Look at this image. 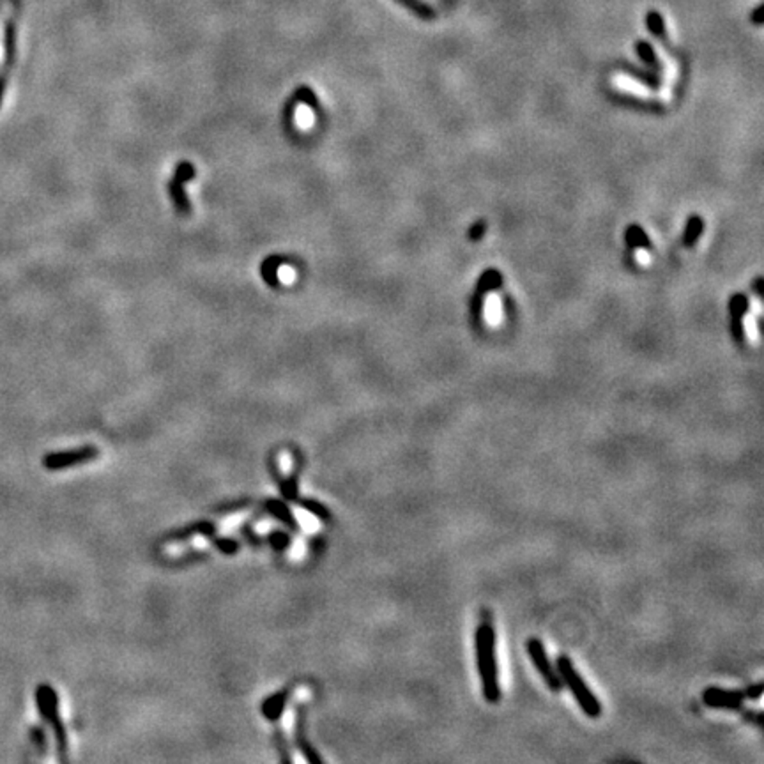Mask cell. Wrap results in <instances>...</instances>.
Here are the masks:
<instances>
[{"label":"cell","instance_id":"14","mask_svg":"<svg viewBox=\"0 0 764 764\" xmlns=\"http://www.w3.org/2000/svg\"><path fill=\"white\" fill-rule=\"evenodd\" d=\"M264 508L266 512L271 513L275 519H278L279 522H284L287 528H291L292 531H298V524H295V520L294 517H292L291 510L287 508V505H284L282 501H276V499H269L264 503Z\"/></svg>","mask_w":764,"mask_h":764},{"label":"cell","instance_id":"15","mask_svg":"<svg viewBox=\"0 0 764 764\" xmlns=\"http://www.w3.org/2000/svg\"><path fill=\"white\" fill-rule=\"evenodd\" d=\"M395 2L407 9V11H411L414 16H418L419 19H423V22H432V19L437 18L435 9L428 6L425 0H395Z\"/></svg>","mask_w":764,"mask_h":764},{"label":"cell","instance_id":"9","mask_svg":"<svg viewBox=\"0 0 764 764\" xmlns=\"http://www.w3.org/2000/svg\"><path fill=\"white\" fill-rule=\"evenodd\" d=\"M750 303L745 294H733L729 299V314H731V333L733 338L741 343L745 333H743V317L749 311Z\"/></svg>","mask_w":764,"mask_h":764},{"label":"cell","instance_id":"7","mask_svg":"<svg viewBox=\"0 0 764 764\" xmlns=\"http://www.w3.org/2000/svg\"><path fill=\"white\" fill-rule=\"evenodd\" d=\"M702 701L708 708L713 710H727L738 711L745 704V695L741 690H727L720 687H708L702 692Z\"/></svg>","mask_w":764,"mask_h":764},{"label":"cell","instance_id":"11","mask_svg":"<svg viewBox=\"0 0 764 764\" xmlns=\"http://www.w3.org/2000/svg\"><path fill=\"white\" fill-rule=\"evenodd\" d=\"M288 697H291V688H284V690L276 692L273 697H268L264 701V704H262V715L268 720H278L282 717V713H284Z\"/></svg>","mask_w":764,"mask_h":764},{"label":"cell","instance_id":"26","mask_svg":"<svg viewBox=\"0 0 764 764\" xmlns=\"http://www.w3.org/2000/svg\"><path fill=\"white\" fill-rule=\"evenodd\" d=\"M32 740L38 743L39 749H44V747H47V741H44V733L41 729H35V727L32 729Z\"/></svg>","mask_w":764,"mask_h":764},{"label":"cell","instance_id":"17","mask_svg":"<svg viewBox=\"0 0 764 764\" xmlns=\"http://www.w3.org/2000/svg\"><path fill=\"white\" fill-rule=\"evenodd\" d=\"M625 241H626V245H628V248L632 250H637V248L653 250V245H651V241H649L648 234L642 230V227L635 225V223L626 229Z\"/></svg>","mask_w":764,"mask_h":764},{"label":"cell","instance_id":"13","mask_svg":"<svg viewBox=\"0 0 764 764\" xmlns=\"http://www.w3.org/2000/svg\"><path fill=\"white\" fill-rule=\"evenodd\" d=\"M635 54L639 55L640 60L646 64V66L649 67L651 71H655V73H662L663 66L662 63H660V58L658 55H656L655 48L651 47V44L648 43V41H644V39H639V41H635Z\"/></svg>","mask_w":764,"mask_h":764},{"label":"cell","instance_id":"8","mask_svg":"<svg viewBox=\"0 0 764 764\" xmlns=\"http://www.w3.org/2000/svg\"><path fill=\"white\" fill-rule=\"evenodd\" d=\"M501 285H503V275L497 269H489L480 276L476 285V294H474L473 304H471L474 317L480 318L481 308H483V298H485L487 292L497 291V288H501Z\"/></svg>","mask_w":764,"mask_h":764},{"label":"cell","instance_id":"3","mask_svg":"<svg viewBox=\"0 0 764 764\" xmlns=\"http://www.w3.org/2000/svg\"><path fill=\"white\" fill-rule=\"evenodd\" d=\"M35 704H38L39 715H41L44 720H48L51 731H54L55 740H57L58 754H60V759L66 761V749H67L66 729H64L63 722H60V715H58V697L50 685H39V687L35 688Z\"/></svg>","mask_w":764,"mask_h":764},{"label":"cell","instance_id":"6","mask_svg":"<svg viewBox=\"0 0 764 764\" xmlns=\"http://www.w3.org/2000/svg\"><path fill=\"white\" fill-rule=\"evenodd\" d=\"M99 451L94 446H83L76 448V450H67L60 451V453H48L43 458V466L48 471H63L67 467L78 466V464H86V462L94 460L97 458Z\"/></svg>","mask_w":764,"mask_h":764},{"label":"cell","instance_id":"27","mask_svg":"<svg viewBox=\"0 0 764 764\" xmlns=\"http://www.w3.org/2000/svg\"><path fill=\"white\" fill-rule=\"evenodd\" d=\"M761 11H763V6H757L756 9H754L752 13V18H754V24L756 25H763V15H761Z\"/></svg>","mask_w":764,"mask_h":764},{"label":"cell","instance_id":"4","mask_svg":"<svg viewBox=\"0 0 764 764\" xmlns=\"http://www.w3.org/2000/svg\"><path fill=\"white\" fill-rule=\"evenodd\" d=\"M526 649H528V655L529 658H531L535 669L539 672V676L544 678L545 685H547L552 692L559 694L564 685H562L561 678H559V672L558 669H555V665H552L551 658H548L544 642H542L538 637H529L528 642H526Z\"/></svg>","mask_w":764,"mask_h":764},{"label":"cell","instance_id":"22","mask_svg":"<svg viewBox=\"0 0 764 764\" xmlns=\"http://www.w3.org/2000/svg\"><path fill=\"white\" fill-rule=\"evenodd\" d=\"M301 505H303L310 513L317 515L318 519H323V520L330 519V512H327V508H324V506L320 505V503H317V501H301Z\"/></svg>","mask_w":764,"mask_h":764},{"label":"cell","instance_id":"2","mask_svg":"<svg viewBox=\"0 0 764 764\" xmlns=\"http://www.w3.org/2000/svg\"><path fill=\"white\" fill-rule=\"evenodd\" d=\"M555 669L559 672L562 685H567L568 690L571 692L574 699L577 701L578 708L587 718H598L601 715V704L596 695L587 687L580 672L575 669L574 662L567 655H559L555 660Z\"/></svg>","mask_w":764,"mask_h":764},{"label":"cell","instance_id":"28","mask_svg":"<svg viewBox=\"0 0 764 764\" xmlns=\"http://www.w3.org/2000/svg\"><path fill=\"white\" fill-rule=\"evenodd\" d=\"M763 278H756V282H754V291H756L757 298H763Z\"/></svg>","mask_w":764,"mask_h":764},{"label":"cell","instance_id":"12","mask_svg":"<svg viewBox=\"0 0 764 764\" xmlns=\"http://www.w3.org/2000/svg\"><path fill=\"white\" fill-rule=\"evenodd\" d=\"M216 528H214L211 522H195V524L188 526V528L177 529V531H172L165 536V542H181V539H188L193 535H204V536H213Z\"/></svg>","mask_w":764,"mask_h":764},{"label":"cell","instance_id":"20","mask_svg":"<svg viewBox=\"0 0 764 764\" xmlns=\"http://www.w3.org/2000/svg\"><path fill=\"white\" fill-rule=\"evenodd\" d=\"M211 539H214V545H216V548L221 552V554L232 555L236 554L237 548H239V544L232 538H211Z\"/></svg>","mask_w":764,"mask_h":764},{"label":"cell","instance_id":"24","mask_svg":"<svg viewBox=\"0 0 764 764\" xmlns=\"http://www.w3.org/2000/svg\"><path fill=\"white\" fill-rule=\"evenodd\" d=\"M485 232H487V223L483 220H480V221H476L473 227H471L469 232H467V237H469L473 243H476V241H480L481 237L485 236Z\"/></svg>","mask_w":764,"mask_h":764},{"label":"cell","instance_id":"25","mask_svg":"<svg viewBox=\"0 0 764 764\" xmlns=\"http://www.w3.org/2000/svg\"><path fill=\"white\" fill-rule=\"evenodd\" d=\"M743 692V695H745V699H759L761 695H763V681H756V683H750L749 687L745 688V690H741Z\"/></svg>","mask_w":764,"mask_h":764},{"label":"cell","instance_id":"16","mask_svg":"<svg viewBox=\"0 0 764 764\" xmlns=\"http://www.w3.org/2000/svg\"><path fill=\"white\" fill-rule=\"evenodd\" d=\"M646 27H648V31L651 32L658 41H662L663 47H667L669 44L667 29H665V22H663L662 15H660L658 11L649 9L648 15H646Z\"/></svg>","mask_w":764,"mask_h":764},{"label":"cell","instance_id":"1","mask_svg":"<svg viewBox=\"0 0 764 764\" xmlns=\"http://www.w3.org/2000/svg\"><path fill=\"white\" fill-rule=\"evenodd\" d=\"M474 649H476V665L483 697L490 704H496L501 699V687L496 655V630L490 623H483L476 628Z\"/></svg>","mask_w":764,"mask_h":764},{"label":"cell","instance_id":"19","mask_svg":"<svg viewBox=\"0 0 764 764\" xmlns=\"http://www.w3.org/2000/svg\"><path fill=\"white\" fill-rule=\"evenodd\" d=\"M625 70L626 73L630 74V76L637 78L639 82L646 83V86L653 87V89H658L660 83H662V80H660L658 73H655V71H642V70H635L633 66H630V64H625Z\"/></svg>","mask_w":764,"mask_h":764},{"label":"cell","instance_id":"21","mask_svg":"<svg viewBox=\"0 0 764 764\" xmlns=\"http://www.w3.org/2000/svg\"><path fill=\"white\" fill-rule=\"evenodd\" d=\"M269 544H271V547L275 548V551H285V548L291 545V538H288L285 533L275 531L271 536H269Z\"/></svg>","mask_w":764,"mask_h":764},{"label":"cell","instance_id":"10","mask_svg":"<svg viewBox=\"0 0 764 764\" xmlns=\"http://www.w3.org/2000/svg\"><path fill=\"white\" fill-rule=\"evenodd\" d=\"M295 745L298 749L303 752V756L307 757L310 763H323V757L315 752L314 747L307 741V727H304V710L303 706H299L298 710V718H295Z\"/></svg>","mask_w":764,"mask_h":764},{"label":"cell","instance_id":"18","mask_svg":"<svg viewBox=\"0 0 764 764\" xmlns=\"http://www.w3.org/2000/svg\"><path fill=\"white\" fill-rule=\"evenodd\" d=\"M702 232H704V220L701 216H697V214H694V216L688 218L685 232H683V245L687 246V248H692L699 241V237L702 236Z\"/></svg>","mask_w":764,"mask_h":764},{"label":"cell","instance_id":"23","mask_svg":"<svg viewBox=\"0 0 764 764\" xmlns=\"http://www.w3.org/2000/svg\"><path fill=\"white\" fill-rule=\"evenodd\" d=\"M275 743H276V749H278V752H279V759L285 761V763H288V761H291V756H288L287 743H285L284 736H282V731H279V729L275 731Z\"/></svg>","mask_w":764,"mask_h":764},{"label":"cell","instance_id":"5","mask_svg":"<svg viewBox=\"0 0 764 764\" xmlns=\"http://www.w3.org/2000/svg\"><path fill=\"white\" fill-rule=\"evenodd\" d=\"M195 175H197V172H195L193 165L184 161V163L177 165L174 177H172V181L168 183V193H170L172 202H174V207L175 211H177L179 216H190L191 213V204L190 200H188V195L186 191H184V186H186L188 181H191Z\"/></svg>","mask_w":764,"mask_h":764}]
</instances>
